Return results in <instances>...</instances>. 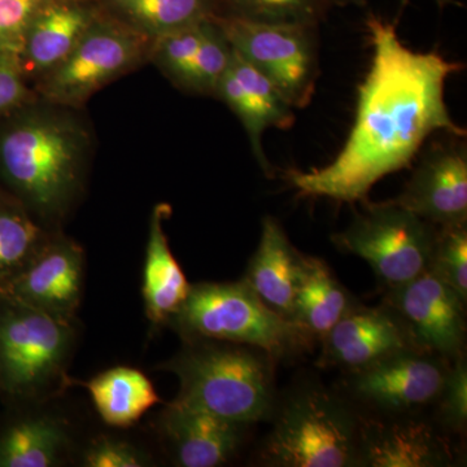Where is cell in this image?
Segmentation results:
<instances>
[{"mask_svg": "<svg viewBox=\"0 0 467 467\" xmlns=\"http://www.w3.org/2000/svg\"><path fill=\"white\" fill-rule=\"evenodd\" d=\"M95 149L85 109L36 97L0 119V177L41 223H55L78 198Z\"/></svg>", "mask_w": 467, "mask_h": 467, "instance_id": "2", "label": "cell"}, {"mask_svg": "<svg viewBox=\"0 0 467 467\" xmlns=\"http://www.w3.org/2000/svg\"><path fill=\"white\" fill-rule=\"evenodd\" d=\"M110 17L152 39L216 15L217 0H98Z\"/></svg>", "mask_w": 467, "mask_h": 467, "instance_id": "23", "label": "cell"}, {"mask_svg": "<svg viewBox=\"0 0 467 467\" xmlns=\"http://www.w3.org/2000/svg\"><path fill=\"white\" fill-rule=\"evenodd\" d=\"M213 17L233 50L267 77L294 109L309 106L319 75L318 26Z\"/></svg>", "mask_w": 467, "mask_h": 467, "instance_id": "9", "label": "cell"}, {"mask_svg": "<svg viewBox=\"0 0 467 467\" xmlns=\"http://www.w3.org/2000/svg\"><path fill=\"white\" fill-rule=\"evenodd\" d=\"M146 454L133 445L110 438L97 439L86 451L88 467H142L149 465Z\"/></svg>", "mask_w": 467, "mask_h": 467, "instance_id": "33", "label": "cell"}, {"mask_svg": "<svg viewBox=\"0 0 467 467\" xmlns=\"http://www.w3.org/2000/svg\"><path fill=\"white\" fill-rule=\"evenodd\" d=\"M70 319L0 297V387L38 395L54 384L73 339Z\"/></svg>", "mask_w": 467, "mask_h": 467, "instance_id": "8", "label": "cell"}, {"mask_svg": "<svg viewBox=\"0 0 467 467\" xmlns=\"http://www.w3.org/2000/svg\"><path fill=\"white\" fill-rule=\"evenodd\" d=\"M451 362L420 349H409L350 373L352 392L368 405L404 413L438 400Z\"/></svg>", "mask_w": 467, "mask_h": 467, "instance_id": "11", "label": "cell"}, {"mask_svg": "<svg viewBox=\"0 0 467 467\" xmlns=\"http://www.w3.org/2000/svg\"><path fill=\"white\" fill-rule=\"evenodd\" d=\"M66 444V429L54 418L20 420L0 436V467L57 465Z\"/></svg>", "mask_w": 467, "mask_h": 467, "instance_id": "24", "label": "cell"}, {"mask_svg": "<svg viewBox=\"0 0 467 467\" xmlns=\"http://www.w3.org/2000/svg\"><path fill=\"white\" fill-rule=\"evenodd\" d=\"M373 61L359 86L356 119L337 158L324 168L287 171L301 195L365 202L386 175L409 167L427 138L447 131L465 138L445 103V82L461 63L438 52H416L400 41L396 23L370 14Z\"/></svg>", "mask_w": 467, "mask_h": 467, "instance_id": "1", "label": "cell"}, {"mask_svg": "<svg viewBox=\"0 0 467 467\" xmlns=\"http://www.w3.org/2000/svg\"><path fill=\"white\" fill-rule=\"evenodd\" d=\"M205 20L175 30L153 41L150 64L158 67L180 90L201 45Z\"/></svg>", "mask_w": 467, "mask_h": 467, "instance_id": "28", "label": "cell"}, {"mask_svg": "<svg viewBox=\"0 0 467 467\" xmlns=\"http://www.w3.org/2000/svg\"><path fill=\"white\" fill-rule=\"evenodd\" d=\"M213 16L205 20L201 45L181 88L189 94L214 98L218 82L232 60V45Z\"/></svg>", "mask_w": 467, "mask_h": 467, "instance_id": "27", "label": "cell"}, {"mask_svg": "<svg viewBox=\"0 0 467 467\" xmlns=\"http://www.w3.org/2000/svg\"><path fill=\"white\" fill-rule=\"evenodd\" d=\"M445 425L462 430L467 420V368L462 356L453 359L438 400Z\"/></svg>", "mask_w": 467, "mask_h": 467, "instance_id": "32", "label": "cell"}, {"mask_svg": "<svg viewBox=\"0 0 467 467\" xmlns=\"http://www.w3.org/2000/svg\"><path fill=\"white\" fill-rule=\"evenodd\" d=\"M361 466L436 467L450 465V448L422 420L374 422L359 429Z\"/></svg>", "mask_w": 467, "mask_h": 467, "instance_id": "18", "label": "cell"}, {"mask_svg": "<svg viewBox=\"0 0 467 467\" xmlns=\"http://www.w3.org/2000/svg\"><path fill=\"white\" fill-rule=\"evenodd\" d=\"M36 98L33 86L24 75L20 57L0 48V119Z\"/></svg>", "mask_w": 467, "mask_h": 467, "instance_id": "31", "label": "cell"}, {"mask_svg": "<svg viewBox=\"0 0 467 467\" xmlns=\"http://www.w3.org/2000/svg\"><path fill=\"white\" fill-rule=\"evenodd\" d=\"M153 41L103 11L72 52L34 82V91L50 103L85 109L101 88L150 64Z\"/></svg>", "mask_w": 467, "mask_h": 467, "instance_id": "6", "label": "cell"}, {"mask_svg": "<svg viewBox=\"0 0 467 467\" xmlns=\"http://www.w3.org/2000/svg\"><path fill=\"white\" fill-rule=\"evenodd\" d=\"M192 340L162 367L180 379L174 401L244 426L265 420L275 402L273 359L241 344Z\"/></svg>", "mask_w": 467, "mask_h": 467, "instance_id": "3", "label": "cell"}, {"mask_svg": "<svg viewBox=\"0 0 467 467\" xmlns=\"http://www.w3.org/2000/svg\"><path fill=\"white\" fill-rule=\"evenodd\" d=\"M47 235L16 196L0 192V290L29 264Z\"/></svg>", "mask_w": 467, "mask_h": 467, "instance_id": "25", "label": "cell"}, {"mask_svg": "<svg viewBox=\"0 0 467 467\" xmlns=\"http://www.w3.org/2000/svg\"><path fill=\"white\" fill-rule=\"evenodd\" d=\"M325 0H217V16L261 24L319 26L327 15Z\"/></svg>", "mask_w": 467, "mask_h": 467, "instance_id": "26", "label": "cell"}, {"mask_svg": "<svg viewBox=\"0 0 467 467\" xmlns=\"http://www.w3.org/2000/svg\"><path fill=\"white\" fill-rule=\"evenodd\" d=\"M84 284V251L72 239L47 235L29 264L3 290L0 297L72 319Z\"/></svg>", "mask_w": 467, "mask_h": 467, "instance_id": "12", "label": "cell"}, {"mask_svg": "<svg viewBox=\"0 0 467 467\" xmlns=\"http://www.w3.org/2000/svg\"><path fill=\"white\" fill-rule=\"evenodd\" d=\"M190 339L217 340L257 348L275 361L312 348L315 337L266 306L244 282L192 285L173 317Z\"/></svg>", "mask_w": 467, "mask_h": 467, "instance_id": "4", "label": "cell"}, {"mask_svg": "<svg viewBox=\"0 0 467 467\" xmlns=\"http://www.w3.org/2000/svg\"><path fill=\"white\" fill-rule=\"evenodd\" d=\"M95 409L107 425L126 429L135 425L160 402L155 387L142 371L116 367L86 383Z\"/></svg>", "mask_w": 467, "mask_h": 467, "instance_id": "22", "label": "cell"}, {"mask_svg": "<svg viewBox=\"0 0 467 467\" xmlns=\"http://www.w3.org/2000/svg\"><path fill=\"white\" fill-rule=\"evenodd\" d=\"M214 98L225 103L241 119L250 138L254 159L264 173L272 175V165L267 161L261 140L267 129H290L296 119L294 107L267 77L234 50Z\"/></svg>", "mask_w": 467, "mask_h": 467, "instance_id": "15", "label": "cell"}, {"mask_svg": "<svg viewBox=\"0 0 467 467\" xmlns=\"http://www.w3.org/2000/svg\"><path fill=\"white\" fill-rule=\"evenodd\" d=\"M328 7H348V5H365L367 0H325Z\"/></svg>", "mask_w": 467, "mask_h": 467, "instance_id": "34", "label": "cell"}, {"mask_svg": "<svg viewBox=\"0 0 467 467\" xmlns=\"http://www.w3.org/2000/svg\"><path fill=\"white\" fill-rule=\"evenodd\" d=\"M386 304L400 316L418 348L448 361L462 356L466 301L434 272L387 291Z\"/></svg>", "mask_w": 467, "mask_h": 467, "instance_id": "10", "label": "cell"}, {"mask_svg": "<svg viewBox=\"0 0 467 467\" xmlns=\"http://www.w3.org/2000/svg\"><path fill=\"white\" fill-rule=\"evenodd\" d=\"M301 267L303 254L291 244L278 220L264 218L259 247L248 264L243 282L266 306L292 322Z\"/></svg>", "mask_w": 467, "mask_h": 467, "instance_id": "19", "label": "cell"}, {"mask_svg": "<svg viewBox=\"0 0 467 467\" xmlns=\"http://www.w3.org/2000/svg\"><path fill=\"white\" fill-rule=\"evenodd\" d=\"M101 12L98 0H54L39 12L20 52L21 67L30 85L72 52Z\"/></svg>", "mask_w": 467, "mask_h": 467, "instance_id": "16", "label": "cell"}, {"mask_svg": "<svg viewBox=\"0 0 467 467\" xmlns=\"http://www.w3.org/2000/svg\"><path fill=\"white\" fill-rule=\"evenodd\" d=\"M356 304L324 260L303 254L294 322L322 340Z\"/></svg>", "mask_w": 467, "mask_h": 467, "instance_id": "21", "label": "cell"}, {"mask_svg": "<svg viewBox=\"0 0 467 467\" xmlns=\"http://www.w3.org/2000/svg\"><path fill=\"white\" fill-rule=\"evenodd\" d=\"M162 430L182 467H216L232 459L244 425L173 401L162 414Z\"/></svg>", "mask_w": 467, "mask_h": 467, "instance_id": "17", "label": "cell"}, {"mask_svg": "<svg viewBox=\"0 0 467 467\" xmlns=\"http://www.w3.org/2000/svg\"><path fill=\"white\" fill-rule=\"evenodd\" d=\"M391 202L438 227L466 223L465 143L451 140L430 146L404 192Z\"/></svg>", "mask_w": 467, "mask_h": 467, "instance_id": "13", "label": "cell"}, {"mask_svg": "<svg viewBox=\"0 0 467 467\" xmlns=\"http://www.w3.org/2000/svg\"><path fill=\"white\" fill-rule=\"evenodd\" d=\"M319 365L353 371L409 349H420L400 316L389 306L356 304L321 340Z\"/></svg>", "mask_w": 467, "mask_h": 467, "instance_id": "14", "label": "cell"}, {"mask_svg": "<svg viewBox=\"0 0 467 467\" xmlns=\"http://www.w3.org/2000/svg\"><path fill=\"white\" fill-rule=\"evenodd\" d=\"M429 270L467 300L466 223L439 227Z\"/></svg>", "mask_w": 467, "mask_h": 467, "instance_id": "29", "label": "cell"}, {"mask_svg": "<svg viewBox=\"0 0 467 467\" xmlns=\"http://www.w3.org/2000/svg\"><path fill=\"white\" fill-rule=\"evenodd\" d=\"M362 204L364 212L333 236L337 247L368 261L387 291L429 270L438 226L391 201Z\"/></svg>", "mask_w": 467, "mask_h": 467, "instance_id": "7", "label": "cell"}, {"mask_svg": "<svg viewBox=\"0 0 467 467\" xmlns=\"http://www.w3.org/2000/svg\"><path fill=\"white\" fill-rule=\"evenodd\" d=\"M54 0H0V48L20 57L24 39L43 8Z\"/></svg>", "mask_w": 467, "mask_h": 467, "instance_id": "30", "label": "cell"}, {"mask_svg": "<svg viewBox=\"0 0 467 467\" xmlns=\"http://www.w3.org/2000/svg\"><path fill=\"white\" fill-rule=\"evenodd\" d=\"M171 209L165 202L153 208L150 218L146 263L143 273V299L147 317L156 324L173 317L189 296L192 285L169 247L164 221Z\"/></svg>", "mask_w": 467, "mask_h": 467, "instance_id": "20", "label": "cell"}, {"mask_svg": "<svg viewBox=\"0 0 467 467\" xmlns=\"http://www.w3.org/2000/svg\"><path fill=\"white\" fill-rule=\"evenodd\" d=\"M409 0H402V5H407ZM436 5H439V8H445L447 5H457V7H462V5H461L460 2H457V0H435Z\"/></svg>", "mask_w": 467, "mask_h": 467, "instance_id": "35", "label": "cell"}, {"mask_svg": "<svg viewBox=\"0 0 467 467\" xmlns=\"http://www.w3.org/2000/svg\"><path fill=\"white\" fill-rule=\"evenodd\" d=\"M355 413L324 387L306 386L291 395L276 414L261 450L267 466H361Z\"/></svg>", "mask_w": 467, "mask_h": 467, "instance_id": "5", "label": "cell"}]
</instances>
